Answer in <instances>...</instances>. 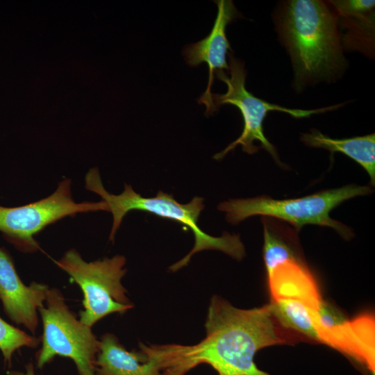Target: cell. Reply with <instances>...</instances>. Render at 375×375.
Listing matches in <instances>:
<instances>
[{
    "instance_id": "6da1fadb",
    "label": "cell",
    "mask_w": 375,
    "mask_h": 375,
    "mask_svg": "<svg viewBox=\"0 0 375 375\" xmlns=\"http://www.w3.org/2000/svg\"><path fill=\"white\" fill-rule=\"evenodd\" d=\"M205 328L206 337L196 344L160 345L167 367L180 365L190 370L206 363L217 375H270L256 365L258 351L276 344L307 342L282 322L271 303L244 310L217 295L210 299Z\"/></svg>"
},
{
    "instance_id": "7a4b0ae2",
    "label": "cell",
    "mask_w": 375,
    "mask_h": 375,
    "mask_svg": "<svg viewBox=\"0 0 375 375\" xmlns=\"http://www.w3.org/2000/svg\"><path fill=\"white\" fill-rule=\"evenodd\" d=\"M273 21L294 72L292 87L339 80L348 67L335 11L328 1L287 0L278 3Z\"/></svg>"
},
{
    "instance_id": "3957f363",
    "label": "cell",
    "mask_w": 375,
    "mask_h": 375,
    "mask_svg": "<svg viewBox=\"0 0 375 375\" xmlns=\"http://www.w3.org/2000/svg\"><path fill=\"white\" fill-rule=\"evenodd\" d=\"M85 188L98 194L112 215L109 240L114 242L116 233L125 215L131 210H141L172 221L177 222L190 229L194 237L192 250L181 260L169 267L176 272L187 265L191 257L203 250L221 251L240 260L245 256V249L236 234L224 232L221 237H213L203 231L198 225L201 212L204 208V199L195 197L188 203H180L172 194L159 191L156 197H143L134 191L131 185L124 184L119 194L108 192L104 188L97 168L90 169L85 177Z\"/></svg>"
},
{
    "instance_id": "277c9868",
    "label": "cell",
    "mask_w": 375,
    "mask_h": 375,
    "mask_svg": "<svg viewBox=\"0 0 375 375\" xmlns=\"http://www.w3.org/2000/svg\"><path fill=\"white\" fill-rule=\"evenodd\" d=\"M372 192L371 187L352 184L296 199H274L268 196L231 199L220 203L217 208L234 225L248 217L261 215L287 222L298 231L306 224L330 227L349 240L353 235L351 229L332 219L330 212L346 200Z\"/></svg>"
},
{
    "instance_id": "5b68a950",
    "label": "cell",
    "mask_w": 375,
    "mask_h": 375,
    "mask_svg": "<svg viewBox=\"0 0 375 375\" xmlns=\"http://www.w3.org/2000/svg\"><path fill=\"white\" fill-rule=\"evenodd\" d=\"M228 67L229 76L224 71L215 73L219 80L225 83L227 90L224 94H212V99L217 108L225 104L237 107L242 116L244 128L241 135L235 141L213 156L215 160L222 159L238 145H241L242 151L249 154H253L262 148L272 156L275 161L280 163L275 147L264 134L263 122L268 112L281 111L294 118H302L334 110L344 105L342 103L317 109L302 110L288 108L270 103L255 97L246 89L247 71L244 64L231 53H228Z\"/></svg>"
},
{
    "instance_id": "8992f818",
    "label": "cell",
    "mask_w": 375,
    "mask_h": 375,
    "mask_svg": "<svg viewBox=\"0 0 375 375\" xmlns=\"http://www.w3.org/2000/svg\"><path fill=\"white\" fill-rule=\"evenodd\" d=\"M122 255L85 261L74 249L67 251L56 264L65 272L83 294L79 320L92 326L112 313L124 314L133 308L122 279L126 273Z\"/></svg>"
},
{
    "instance_id": "52a82bcc",
    "label": "cell",
    "mask_w": 375,
    "mask_h": 375,
    "mask_svg": "<svg viewBox=\"0 0 375 375\" xmlns=\"http://www.w3.org/2000/svg\"><path fill=\"white\" fill-rule=\"evenodd\" d=\"M43 332L42 347L35 355L42 369L56 356L70 358L79 375H95L94 361L99 340L90 327L83 324L70 310L58 288H49L44 304L40 308Z\"/></svg>"
},
{
    "instance_id": "ba28073f",
    "label": "cell",
    "mask_w": 375,
    "mask_h": 375,
    "mask_svg": "<svg viewBox=\"0 0 375 375\" xmlns=\"http://www.w3.org/2000/svg\"><path fill=\"white\" fill-rule=\"evenodd\" d=\"M104 210L107 206L98 202H76L72 193V181L62 179L49 196L26 205L0 206V233L17 250L34 253L40 249L35 236L48 226L78 213Z\"/></svg>"
},
{
    "instance_id": "9c48e42d",
    "label": "cell",
    "mask_w": 375,
    "mask_h": 375,
    "mask_svg": "<svg viewBox=\"0 0 375 375\" xmlns=\"http://www.w3.org/2000/svg\"><path fill=\"white\" fill-rule=\"evenodd\" d=\"M217 14L210 33L203 40L187 45L183 55L187 64L197 67L205 62L208 67V82L206 91L198 99L200 104L206 107L205 115H211L217 110L212 99L211 87L214 74L217 72L228 71L226 58L228 50H231L227 39L226 28L240 16L234 3L231 0L215 1Z\"/></svg>"
},
{
    "instance_id": "30bf717a",
    "label": "cell",
    "mask_w": 375,
    "mask_h": 375,
    "mask_svg": "<svg viewBox=\"0 0 375 375\" xmlns=\"http://www.w3.org/2000/svg\"><path fill=\"white\" fill-rule=\"evenodd\" d=\"M49 289L48 285L37 282L26 285L9 252L0 247V301L12 322L35 334L39 324L38 310L44 306Z\"/></svg>"
},
{
    "instance_id": "8fae6325",
    "label": "cell",
    "mask_w": 375,
    "mask_h": 375,
    "mask_svg": "<svg viewBox=\"0 0 375 375\" xmlns=\"http://www.w3.org/2000/svg\"><path fill=\"white\" fill-rule=\"evenodd\" d=\"M140 349L129 351L115 335H103L94 361L95 375H162L165 367L155 346L140 343Z\"/></svg>"
},
{
    "instance_id": "7c38bea8",
    "label": "cell",
    "mask_w": 375,
    "mask_h": 375,
    "mask_svg": "<svg viewBox=\"0 0 375 375\" xmlns=\"http://www.w3.org/2000/svg\"><path fill=\"white\" fill-rule=\"evenodd\" d=\"M336 12L342 49L374 59L375 55V1H328Z\"/></svg>"
},
{
    "instance_id": "4fadbf2b",
    "label": "cell",
    "mask_w": 375,
    "mask_h": 375,
    "mask_svg": "<svg viewBox=\"0 0 375 375\" xmlns=\"http://www.w3.org/2000/svg\"><path fill=\"white\" fill-rule=\"evenodd\" d=\"M374 316L365 313L324 330L321 341L353 358L374 375Z\"/></svg>"
},
{
    "instance_id": "5bb4252c",
    "label": "cell",
    "mask_w": 375,
    "mask_h": 375,
    "mask_svg": "<svg viewBox=\"0 0 375 375\" xmlns=\"http://www.w3.org/2000/svg\"><path fill=\"white\" fill-rule=\"evenodd\" d=\"M301 140L306 146L326 149L331 153L340 152L359 164L368 174L372 187L375 184V135L350 138H331L317 129L303 133Z\"/></svg>"
},
{
    "instance_id": "9a60e30c",
    "label": "cell",
    "mask_w": 375,
    "mask_h": 375,
    "mask_svg": "<svg viewBox=\"0 0 375 375\" xmlns=\"http://www.w3.org/2000/svg\"><path fill=\"white\" fill-rule=\"evenodd\" d=\"M263 259L267 274L278 265L292 260H304L298 237L299 231L276 219L262 216Z\"/></svg>"
},
{
    "instance_id": "2e32d148",
    "label": "cell",
    "mask_w": 375,
    "mask_h": 375,
    "mask_svg": "<svg viewBox=\"0 0 375 375\" xmlns=\"http://www.w3.org/2000/svg\"><path fill=\"white\" fill-rule=\"evenodd\" d=\"M40 342L38 338L25 333L0 317V351L5 364L9 367L16 351L24 347L35 349L38 347Z\"/></svg>"
},
{
    "instance_id": "e0dca14e",
    "label": "cell",
    "mask_w": 375,
    "mask_h": 375,
    "mask_svg": "<svg viewBox=\"0 0 375 375\" xmlns=\"http://www.w3.org/2000/svg\"><path fill=\"white\" fill-rule=\"evenodd\" d=\"M190 370L182 365H171L165 368L162 373V375H185Z\"/></svg>"
},
{
    "instance_id": "ac0fdd59",
    "label": "cell",
    "mask_w": 375,
    "mask_h": 375,
    "mask_svg": "<svg viewBox=\"0 0 375 375\" xmlns=\"http://www.w3.org/2000/svg\"><path fill=\"white\" fill-rule=\"evenodd\" d=\"M7 375H35L34 372V366L33 362H30L25 366L24 372L19 371H8Z\"/></svg>"
}]
</instances>
